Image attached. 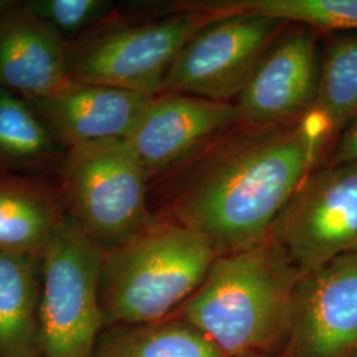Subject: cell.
<instances>
[{
  "instance_id": "277c9868",
  "label": "cell",
  "mask_w": 357,
  "mask_h": 357,
  "mask_svg": "<svg viewBox=\"0 0 357 357\" xmlns=\"http://www.w3.org/2000/svg\"><path fill=\"white\" fill-rule=\"evenodd\" d=\"M212 17L166 11L151 19H115L70 44V81L159 96L183 47Z\"/></svg>"
},
{
  "instance_id": "ffe728a7",
  "label": "cell",
  "mask_w": 357,
  "mask_h": 357,
  "mask_svg": "<svg viewBox=\"0 0 357 357\" xmlns=\"http://www.w3.org/2000/svg\"><path fill=\"white\" fill-rule=\"evenodd\" d=\"M23 7L70 43L101 24L114 8L106 0H26Z\"/></svg>"
},
{
  "instance_id": "8992f818",
  "label": "cell",
  "mask_w": 357,
  "mask_h": 357,
  "mask_svg": "<svg viewBox=\"0 0 357 357\" xmlns=\"http://www.w3.org/2000/svg\"><path fill=\"white\" fill-rule=\"evenodd\" d=\"M105 250L68 215L41 255V357H93L105 330L100 281Z\"/></svg>"
},
{
  "instance_id": "8fae6325",
  "label": "cell",
  "mask_w": 357,
  "mask_h": 357,
  "mask_svg": "<svg viewBox=\"0 0 357 357\" xmlns=\"http://www.w3.org/2000/svg\"><path fill=\"white\" fill-rule=\"evenodd\" d=\"M357 355V253L302 273L280 357Z\"/></svg>"
},
{
  "instance_id": "6da1fadb",
  "label": "cell",
  "mask_w": 357,
  "mask_h": 357,
  "mask_svg": "<svg viewBox=\"0 0 357 357\" xmlns=\"http://www.w3.org/2000/svg\"><path fill=\"white\" fill-rule=\"evenodd\" d=\"M327 144L312 113L287 125L238 123L172 174L169 218L218 255L264 243Z\"/></svg>"
},
{
  "instance_id": "e0dca14e",
  "label": "cell",
  "mask_w": 357,
  "mask_h": 357,
  "mask_svg": "<svg viewBox=\"0 0 357 357\" xmlns=\"http://www.w3.org/2000/svg\"><path fill=\"white\" fill-rule=\"evenodd\" d=\"M328 142L357 115V33L330 38L321 50L319 91L312 110Z\"/></svg>"
},
{
  "instance_id": "5bb4252c",
  "label": "cell",
  "mask_w": 357,
  "mask_h": 357,
  "mask_svg": "<svg viewBox=\"0 0 357 357\" xmlns=\"http://www.w3.org/2000/svg\"><path fill=\"white\" fill-rule=\"evenodd\" d=\"M60 188L29 178H0V250L41 257L64 218Z\"/></svg>"
},
{
  "instance_id": "7a4b0ae2",
  "label": "cell",
  "mask_w": 357,
  "mask_h": 357,
  "mask_svg": "<svg viewBox=\"0 0 357 357\" xmlns=\"http://www.w3.org/2000/svg\"><path fill=\"white\" fill-rule=\"evenodd\" d=\"M302 273L274 240L218 255L200 287L171 315L227 357H280Z\"/></svg>"
},
{
  "instance_id": "ac0fdd59",
  "label": "cell",
  "mask_w": 357,
  "mask_h": 357,
  "mask_svg": "<svg viewBox=\"0 0 357 357\" xmlns=\"http://www.w3.org/2000/svg\"><path fill=\"white\" fill-rule=\"evenodd\" d=\"M66 151L32 103L0 88V166L41 168L61 163Z\"/></svg>"
},
{
  "instance_id": "9a60e30c",
  "label": "cell",
  "mask_w": 357,
  "mask_h": 357,
  "mask_svg": "<svg viewBox=\"0 0 357 357\" xmlns=\"http://www.w3.org/2000/svg\"><path fill=\"white\" fill-rule=\"evenodd\" d=\"M41 257L0 250V357H38Z\"/></svg>"
},
{
  "instance_id": "7c38bea8",
  "label": "cell",
  "mask_w": 357,
  "mask_h": 357,
  "mask_svg": "<svg viewBox=\"0 0 357 357\" xmlns=\"http://www.w3.org/2000/svg\"><path fill=\"white\" fill-rule=\"evenodd\" d=\"M153 96L70 81L44 98L29 101L52 137L70 150L125 139Z\"/></svg>"
},
{
  "instance_id": "9c48e42d",
  "label": "cell",
  "mask_w": 357,
  "mask_h": 357,
  "mask_svg": "<svg viewBox=\"0 0 357 357\" xmlns=\"http://www.w3.org/2000/svg\"><path fill=\"white\" fill-rule=\"evenodd\" d=\"M319 32L291 24L268 45L234 101L240 123L273 126L311 114L319 91Z\"/></svg>"
},
{
  "instance_id": "30bf717a",
  "label": "cell",
  "mask_w": 357,
  "mask_h": 357,
  "mask_svg": "<svg viewBox=\"0 0 357 357\" xmlns=\"http://www.w3.org/2000/svg\"><path fill=\"white\" fill-rule=\"evenodd\" d=\"M240 123L234 103L178 93L153 96L125 142L149 178L172 175Z\"/></svg>"
},
{
  "instance_id": "7402d4cb",
  "label": "cell",
  "mask_w": 357,
  "mask_h": 357,
  "mask_svg": "<svg viewBox=\"0 0 357 357\" xmlns=\"http://www.w3.org/2000/svg\"><path fill=\"white\" fill-rule=\"evenodd\" d=\"M17 4L19 1H15V0H0V17H3L8 11H11Z\"/></svg>"
},
{
  "instance_id": "603a6c76",
  "label": "cell",
  "mask_w": 357,
  "mask_h": 357,
  "mask_svg": "<svg viewBox=\"0 0 357 357\" xmlns=\"http://www.w3.org/2000/svg\"><path fill=\"white\" fill-rule=\"evenodd\" d=\"M355 357H357V355H356V356H355Z\"/></svg>"
},
{
  "instance_id": "44dd1931",
  "label": "cell",
  "mask_w": 357,
  "mask_h": 357,
  "mask_svg": "<svg viewBox=\"0 0 357 357\" xmlns=\"http://www.w3.org/2000/svg\"><path fill=\"white\" fill-rule=\"evenodd\" d=\"M357 163V115L336 137L326 165Z\"/></svg>"
},
{
  "instance_id": "d6986e66",
  "label": "cell",
  "mask_w": 357,
  "mask_h": 357,
  "mask_svg": "<svg viewBox=\"0 0 357 357\" xmlns=\"http://www.w3.org/2000/svg\"><path fill=\"white\" fill-rule=\"evenodd\" d=\"M188 8L211 16L255 13L318 32L357 31V0H209L190 1Z\"/></svg>"
},
{
  "instance_id": "ba28073f",
  "label": "cell",
  "mask_w": 357,
  "mask_h": 357,
  "mask_svg": "<svg viewBox=\"0 0 357 357\" xmlns=\"http://www.w3.org/2000/svg\"><path fill=\"white\" fill-rule=\"evenodd\" d=\"M287 24L255 13L213 16L178 53L163 93L234 102L268 45Z\"/></svg>"
},
{
  "instance_id": "2e32d148",
  "label": "cell",
  "mask_w": 357,
  "mask_h": 357,
  "mask_svg": "<svg viewBox=\"0 0 357 357\" xmlns=\"http://www.w3.org/2000/svg\"><path fill=\"white\" fill-rule=\"evenodd\" d=\"M93 357H227L195 327L169 317L103 330Z\"/></svg>"
},
{
  "instance_id": "5b68a950",
  "label": "cell",
  "mask_w": 357,
  "mask_h": 357,
  "mask_svg": "<svg viewBox=\"0 0 357 357\" xmlns=\"http://www.w3.org/2000/svg\"><path fill=\"white\" fill-rule=\"evenodd\" d=\"M59 167L66 215L103 250L153 222L146 202L150 178L125 139L70 149Z\"/></svg>"
},
{
  "instance_id": "52a82bcc",
  "label": "cell",
  "mask_w": 357,
  "mask_h": 357,
  "mask_svg": "<svg viewBox=\"0 0 357 357\" xmlns=\"http://www.w3.org/2000/svg\"><path fill=\"white\" fill-rule=\"evenodd\" d=\"M274 240L301 273L357 253V163L317 167L275 218Z\"/></svg>"
},
{
  "instance_id": "4fadbf2b",
  "label": "cell",
  "mask_w": 357,
  "mask_h": 357,
  "mask_svg": "<svg viewBox=\"0 0 357 357\" xmlns=\"http://www.w3.org/2000/svg\"><path fill=\"white\" fill-rule=\"evenodd\" d=\"M70 44L19 1L0 17V88L29 101L64 88Z\"/></svg>"
},
{
  "instance_id": "3957f363",
  "label": "cell",
  "mask_w": 357,
  "mask_h": 357,
  "mask_svg": "<svg viewBox=\"0 0 357 357\" xmlns=\"http://www.w3.org/2000/svg\"><path fill=\"white\" fill-rule=\"evenodd\" d=\"M217 257L203 236L171 218H153L128 241L105 250V328L169 318L200 287Z\"/></svg>"
}]
</instances>
